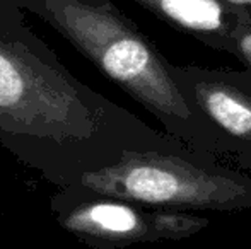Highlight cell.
Returning a JSON list of instances; mask_svg holds the SVG:
<instances>
[{
	"label": "cell",
	"mask_w": 251,
	"mask_h": 249,
	"mask_svg": "<svg viewBox=\"0 0 251 249\" xmlns=\"http://www.w3.org/2000/svg\"><path fill=\"white\" fill-rule=\"evenodd\" d=\"M0 145L56 188L128 150L188 147L80 82L14 0H0Z\"/></svg>",
	"instance_id": "6da1fadb"
},
{
	"label": "cell",
	"mask_w": 251,
	"mask_h": 249,
	"mask_svg": "<svg viewBox=\"0 0 251 249\" xmlns=\"http://www.w3.org/2000/svg\"><path fill=\"white\" fill-rule=\"evenodd\" d=\"M65 38L104 77L142 104L164 132L197 152L229 159L210 125L193 111L171 63L109 0H14Z\"/></svg>",
	"instance_id": "7a4b0ae2"
},
{
	"label": "cell",
	"mask_w": 251,
	"mask_h": 249,
	"mask_svg": "<svg viewBox=\"0 0 251 249\" xmlns=\"http://www.w3.org/2000/svg\"><path fill=\"white\" fill-rule=\"evenodd\" d=\"M72 184L171 212L251 210L250 174L190 147L128 150L115 164L82 174Z\"/></svg>",
	"instance_id": "3957f363"
},
{
	"label": "cell",
	"mask_w": 251,
	"mask_h": 249,
	"mask_svg": "<svg viewBox=\"0 0 251 249\" xmlns=\"http://www.w3.org/2000/svg\"><path fill=\"white\" fill-rule=\"evenodd\" d=\"M50 208L63 230L93 249L181 241L210 226L197 213L152 208L75 184L56 189Z\"/></svg>",
	"instance_id": "277c9868"
},
{
	"label": "cell",
	"mask_w": 251,
	"mask_h": 249,
	"mask_svg": "<svg viewBox=\"0 0 251 249\" xmlns=\"http://www.w3.org/2000/svg\"><path fill=\"white\" fill-rule=\"evenodd\" d=\"M171 73L193 111L217 133L229 159L251 171L250 73L173 63Z\"/></svg>",
	"instance_id": "5b68a950"
},
{
	"label": "cell",
	"mask_w": 251,
	"mask_h": 249,
	"mask_svg": "<svg viewBox=\"0 0 251 249\" xmlns=\"http://www.w3.org/2000/svg\"><path fill=\"white\" fill-rule=\"evenodd\" d=\"M168 26L219 51L234 55V34L251 24L245 12L221 0H133Z\"/></svg>",
	"instance_id": "8992f818"
},
{
	"label": "cell",
	"mask_w": 251,
	"mask_h": 249,
	"mask_svg": "<svg viewBox=\"0 0 251 249\" xmlns=\"http://www.w3.org/2000/svg\"><path fill=\"white\" fill-rule=\"evenodd\" d=\"M234 57L239 58L251 75V24H243L234 34Z\"/></svg>",
	"instance_id": "52a82bcc"
},
{
	"label": "cell",
	"mask_w": 251,
	"mask_h": 249,
	"mask_svg": "<svg viewBox=\"0 0 251 249\" xmlns=\"http://www.w3.org/2000/svg\"><path fill=\"white\" fill-rule=\"evenodd\" d=\"M221 2L227 3V5L234 7V9L241 10V12L251 17V0H221Z\"/></svg>",
	"instance_id": "ba28073f"
},
{
	"label": "cell",
	"mask_w": 251,
	"mask_h": 249,
	"mask_svg": "<svg viewBox=\"0 0 251 249\" xmlns=\"http://www.w3.org/2000/svg\"><path fill=\"white\" fill-rule=\"evenodd\" d=\"M0 219H2V213H0Z\"/></svg>",
	"instance_id": "9c48e42d"
}]
</instances>
